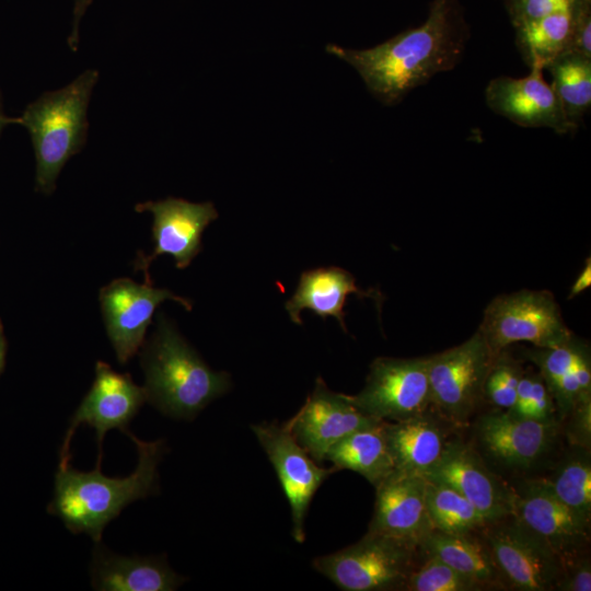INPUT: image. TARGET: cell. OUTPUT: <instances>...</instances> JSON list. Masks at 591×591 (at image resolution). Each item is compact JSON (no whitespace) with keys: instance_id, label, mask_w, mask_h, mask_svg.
Returning <instances> with one entry per match:
<instances>
[{"instance_id":"obj_34","label":"cell","mask_w":591,"mask_h":591,"mask_svg":"<svg viewBox=\"0 0 591 591\" xmlns=\"http://www.w3.org/2000/svg\"><path fill=\"white\" fill-rule=\"evenodd\" d=\"M567 438L573 447L590 449L591 442V398L580 401L566 417Z\"/></svg>"},{"instance_id":"obj_28","label":"cell","mask_w":591,"mask_h":591,"mask_svg":"<svg viewBox=\"0 0 591 591\" xmlns=\"http://www.w3.org/2000/svg\"><path fill=\"white\" fill-rule=\"evenodd\" d=\"M426 506L432 530L447 534H467L488 524L477 509L453 488L426 479Z\"/></svg>"},{"instance_id":"obj_31","label":"cell","mask_w":591,"mask_h":591,"mask_svg":"<svg viewBox=\"0 0 591 591\" xmlns=\"http://www.w3.org/2000/svg\"><path fill=\"white\" fill-rule=\"evenodd\" d=\"M521 363L507 349L495 355L484 382L483 397L499 410L510 409L524 373Z\"/></svg>"},{"instance_id":"obj_21","label":"cell","mask_w":591,"mask_h":591,"mask_svg":"<svg viewBox=\"0 0 591 591\" xmlns=\"http://www.w3.org/2000/svg\"><path fill=\"white\" fill-rule=\"evenodd\" d=\"M430 409L405 420L384 421L395 471L425 477L441 459L450 440L440 416Z\"/></svg>"},{"instance_id":"obj_20","label":"cell","mask_w":591,"mask_h":591,"mask_svg":"<svg viewBox=\"0 0 591 591\" xmlns=\"http://www.w3.org/2000/svg\"><path fill=\"white\" fill-rule=\"evenodd\" d=\"M91 584L99 591H173L186 579L174 572L162 557H126L95 543Z\"/></svg>"},{"instance_id":"obj_7","label":"cell","mask_w":591,"mask_h":591,"mask_svg":"<svg viewBox=\"0 0 591 591\" xmlns=\"http://www.w3.org/2000/svg\"><path fill=\"white\" fill-rule=\"evenodd\" d=\"M494 357L479 329L462 344L427 357L431 408L449 424L465 425L484 399Z\"/></svg>"},{"instance_id":"obj_22","label":"cell","mask_w":591,"mask_h":591,"mask_svg":"<svg viewBox=\"0 0 591 591\" xmlns=\"http://www.w3.org/2000/svg\"><path fill=\"white\" fill-rule=\"evenodd\" d=\"M373 297L356 285L355 277L339 267H321L303 271L297 290L286 302V310L296 324H302L300 314L309 309L322 318L334 316L346 332L344 306L349 294Z\"/></svg>"},{"instance_id":"obj_30","label":"cell","mask_w":591,"mask_h":591,"mask_svg":"<svg viewBox=\"0 0 591 591\" xmlns=\"http://www.w3.org/2000/svg\"><path fill=\"white\" fill-rule=\"evenodd\" d=\"M404 591H480L484 586L455 570L437 557L425 555L413 569L403 587Z\"/></svg>"},{"instance_id":"obj_26","label":"cell","mask_w":591,"mask_h":591,"mask_svg":"<svg viewBox=\"0 0 591 591\" xmlns=\"http://www.w3.org/2000/svg\"><path fill=\"white\" fill-rule=\"evenodd\" d=\"M579 339L572 337L567 344L553 348L534 347L528 351L544 379L556 405L559 420L568 416L582 399L591 398L583 394L573 373L572 364Z\"/></svg>"},{"instance_id":"obj_17","label":"cell","mask_w":591,"mask_h":591,"mask_svg":"<svg viewBox=\"0 0 591 591\" xmlns=\"http://www.w3.org/2000/svg\"><path fill=\"white\" fill-rule=\"evenodd\" d=\"M524 78L497 77L485 90L488 107L526 128H549L557 134L573 131L551 84L543 78L541 67H531Z\"/></svg>"},{"instance_id":"obj_1","label":"cell","mask_w":591,"mask_h":591,"mask_svg":"<svg viewBox=\"0 0 591 591\" xmlns=\"http://www.w3.org/2000/svg\"><path fill=\"white\" fill-rule=\"evenodd\" d=\"M467 38L457 0H433L418 27L372 48L329 44L326 50L352 66L375 99L395 105L434 74L452 70L464 55Z\"/></svg>"},{"instance_id":"obj_27","label":"cell","mask_w":591,"mask_h":591,"mask_svg":"<svg viewBox=\"0 0 591 591\" xmlns=\"http://www.w3.org/2000/svg\"><path fill=\"white\" fill-rule=\"evenodd\" d=\"M546 69L553 77L551 85L575 131L591 106V58L565 51Z\"/></svg>"},{"instance_id":"obj_35","label":"cell","mask_w":591,"mask_h":591,"mask_svg":"<svg viewBox=\"0 0 591 591\" xmlns=\"http://www.w3.org/2000/svg\"><path fill=\"white\" fill-rule=\"evenodd\" d=\"M556 590L590 591L591 561L587 555H580L563 565Z\"/></svg>"},{"instance_id":"obj_24","label":"cell","mask_w":591,"mask_h":591,"mask_svg":"<svg viewBox=\"0 0 591 591\" xmlns=\"http://www.w3.org/2000/svg\"><path fill=\"white\" fill-rule=\"evenodd\" d=\"M337 470H350L376 487L394 471L384 421L357 429L338 441L325 455Z\"/></svg>"},{"instance_id":"obj_4","label":"cell","mask_w":591,"mask_h":591,"mask_svg":"<svg viewBox=\"0 0 591 591\" xmlns=\"http://www.w3.org/2000/svg\"><path fill=\"white\" fill-rule=\"evenodd\" d=\"M99 78L96 69H86L61 89L43 93L13 118V124L22 125L32 140L37 192L50 195L65 164L83 149L88 107Z\"/></svg>"},{"instance_id":"obj_6","label":"cell","mask_w":591,"mask_h":591,"mask_svg":"<svg viewBox=\"0 0 591 591\" xmlns=\"http://www.w3.org/2000/svg\"><path fill=\"white\" fill-rule=\"evenodd\" d=\"M478 329L494 355L514 343L553 348L575 336L547 290L522 289L496 297L485 309Z\"/></svg>"},{"instance_id":"obj_10","label":"cell","mask_w":591,"mask_h":591,"mask_svg":"<svg viewBox=\"0 0 591 591\" xmlns=\"http://www.w3.org/2000/svg\"><path fill=\"white\" fill-rule=\"evenodd\" d=\"M252 430L273 464L289 501L292 536L298 543H303L310 503L324 480L338 470L320 466L297 442L286 424L262 422L253 425Z\"/></svg>"},{"instance_id":"obj_2","label":"cell","mask_w":591,"mask_h":591,"mask_svg":"<svg viewBox=\"0 0 591 591\" xmlns=\"http://www.w3.org/2000/svg\"><path fill=\"white\" fill-rule=\"evenodd\" d=\"M135 443L138 462L126 477H107L96 465L81 472L70 463L59 464L54 496L47 512L62 521L73 534L102 540L105 526L131 502L154 495L159 489L158 465L165 452L164 440L142 441L128 429L123 431Z\"/></svg>"},{"instance_id":"obj_38","label":"cell","mask_w":591,"mask_h":591,"mask_svg":"<svg viewBox=\"0 0 591 591\" xmlns=\"http://www.w3.org/2000/svg\"><path fill=\"white\" fill-rule=\"evenodd\" d=\"M591 285V262L590 258L587 259L584 267L582 268L581 273L577 277L576 281L573 282L571 287V291L569 293V298H572L587 288H589Z\"/></svg>"},{"instance_id":"obj_32","label":"cell","mask_w":591,"mask_h":591,"mask_svg":"<svg viewBox=\"0 0 591 591\" xmlns=\"http://www.w3.org/2000/svg\"><path fill=\"white\" fill-rule=\"evenodd\" d=\"M510 414L536 421H558L554 398L540 372L524 371Z\"/></svg>"},{"instance_id":"obj_25","label":"cell","mask_w":591,"mask_h":591,"mask_svg":"<svg viewBox=\"0 0 591 591\" xmlns=\"http://www.w3.org/2000/svg\"><path fill=\"white\" fill-rule=\"evenodd\" d=\"M575 9L556 11L515 28L517 45L530 68L545 69L569 49Z\"/></svg>"},{"instance_id":"obj_19","label":"cell","mask_w":591,"mask_h":591,"mask_svg":"<svg viewBox=\"0 0 591 591\" xmlns=\"http://www.w3.org/2000/svg\"><path fill=\"white\" fill-rule=\"evenodd\" d=\"M368 532L417 542L432 531L426 506V478L394 471L375 487Z\"/></svg>"},{"instance_id":"obj_14","label":"cell","mask_w":591,"mask_h":591,"mask_svg":"<svg viewBox=\"0 0 591 591\" xmlns=\"http://www.w3.org/2000/svg\"><path fill=\"white\" fill-rule=\"evenodd\" d=\"M426 479L444 484L464 496L487 524L511 517L514 490L490 472L471 445L450 440Z\"/></svg>"},{"instance_id":"obj_23","label":"cell","mask_w":591,"mask_h":591,"mask_svg":"<svg viewBox=\"0 0 591 591\" xmlns=\"http://www.w3.org/2000/svg\"><path fill=\"white\" fill-rule=\"evenodd\" d=\"M473 534H447L432 530L421 540L419 548L422 555L437 557L475 579L485 589L506 587L486 540Z\"/></svg>"},{"instance_id":"obj_36","label":"cell","mask_w":591,"mask_h":591,"mask_svg":"<svg viewBox=\"0 0 591 591\" xmlns=\"http://www.w3.org/2000/svg\"><path fill=\"white\" fill-rule=\"evenodd\" d=\"M567 51H573L591 58L590 0H579L576 5L572 35Z\"/></svg>"},{"instance_id":"obj_37","label":"cell","mask_w":591,"mask_h":591,"mask_svg":"<svg viewBox=\"0 0 591 591\" xmlns=\"http://www.w3.org/2000/svg\"><path fill=\"white\" fill-rule=\"evenodd\" d=\"M92 1L93 0H73L72 27H71V32H70V34L68 36V39H67L69 48L72 51L78 50V46H79V42H80V38H79L80 22H81L82 16L84 15L86 9L92 3Z\"/></svg>"},{"instance_id":"obj_5","label":"cell","mask_w":591,"mask_h":591,"mask_svg":"<svg viewBox=\"0 0 591 591\" xmlns=\"http://www.w3.org/2000/svg\"><path fill=\"white\" fill-rule=\"evenodd\" d=\"M419 553L417 542L367 532L357 543L314 558L312 566L345 591L403 590Z\"/></svg>"},{"instance_id":"obj_9","label":"cell","mask_w":591,"mask_h":591,"mask_svg":"<svg viewBox=\"0 0 591 591\" xmlns=\"http://www.w3.org/2000/svg\"><path fill=\"white\" fill-rule=\"evenodd\" d=\"M146 402L148 397L144 387L137 385L129 373H119L104 361H97L92 386L70 419L60 449L59 464L70 463L71 439L77 428L85 424L95 430L99 448L96 464L101 465L106 432L128 429V424Z\"/></svg>"},{"instance_id":"obj_41","label":"cell","mask_w":591,"mask_h":591,"mask_svg":"<svg viewBox=\"0 0 591 591\" xmlns=\"http://www.w3.org/2000/svg\"><path fill=\"white\" fill-rule=\"evenodd\" d=\"M591 1V0H590Z\"/></svg>"},{"instance_id":"obj_11","label":"cell","mask_w":591,"mask_h":591,"mask_svg":"<svg viewBox=\"0 0 591 591\" xmlns=\"http://www.w3.org/2000/svg\"><path fill=\"white\" fill-rule=\"evenodd\" d=\"M165 300L192 310L189 300L147 281L140 285L129 278H117L100 290L106 333L119 363H127L142 347L153 313Z\"/></svg>"},{"instance_id":"obj_29","label":"cell","mask_w":591,"mask_h":591,"mask_svg":"<svg viewBox=\"0 0 591 591\" xmlns=\"http://www.w3.org/2000/svg\"><path fill=\"white\" fill-rule=\"evenodd\" d=\"M575 448L549 476L538 482L566 506L591 520L590 449Z\"/></svg>"},{"instance_id":"obj_18","label":"cell","mask_w":591,"mask_h":591,"mask_svg":"<svg viewBox=\"0 0 591 591\" xmlns=\"http://www.w3.org/2000/svg\"><path fill=\"white\" fill-rule=\"evenodd\" d=\"M558 429V421H536L499 410L478 419L476 438L491 460L507 467L526 468L543 456Z\"/></svg>"},{"instance_id":"obj_8","label":"cell","mask_w":591,"mask_h":591,"mask_svg":"<svg viewBox=\"0 0 591 591\" xmlns=\"http://www.w3.org/2000/svg\"><path fill=\"white\" fill-rule=\"evenodd\" d=\"M368 416L381 421H401L431 408L428 358H375L363 389L350 395Z\"/></svg>"},{"instance_id":"obj_16","label":"cell","mask_w":591,"mask_h":591,"mask_svg":"<svg viewBox=\"0 0 591 591\" xmlns=\"http://www.w3.org/2000/svg\"><path fill=\"white\" fill-rule=\"evenodd\" d=\"M485 540L506 587L519 591L556 590L561 561L517 521L494 526Z\"/></svg>"},{"instance_id":"obj_15","label":"cell","mask_w":591,"mask_h":591,"mask_svg":"<svg viewBox=\"0 0 591 591\" xmlns=\"http://www.w3.org/2000/svg\"><path fill=\"white\" fill-rule=\"evenodd\" d=\"M378 421L381 420L366 415L350 395L331 391L317 378L303 406L285 424L297 442L320 463L343 438Z\"/></svg>"},{"instance_id":"obj_3","label":"cell","mask_w":591,"mask_h":591,"mask_svg":"<svg viewBox=\"0 0 591 591\" xmlns=\"http://www.w3.org/2000/svg\"><path fill=\"white\" fill-rule=\"evenodd\" d=\"M140 362L148 402L170 417L193 419L231 386L230 375L213 371L162 313Z\"/></svg>"},{"instance_id":"obj_40","label":"cell","mask_w":591,"mask_h":591,"mask_svg":"<svg viewBox=\"0 0 591 591\" xmlns=\"http://www.w3.org/2000/svg\"><path fill=\"white\" fill-rule=\"evenodd\" d=\"M9 124H13V118L11 117H8L5 114H4V111H3V103H2V97H1V93H0V136H1V132L2 130L4 129V127Z\"/></svg>"},{"instance_id":"obj_13","label":"cell","mask_w":591,"mask_h":591,"mask_svg":"<svg viewBox=\"0 0 591 591\" xmlns=\"http://www.w3.org/2000/svg\"><path fill=\"white\" fill-rule=\"evenodd\" d=\"M512 519L566 564L582 555L590 542V519L556 498L538 480L514 490Z\"/></svg>"},{"instance_id":"obj_33","label":"cell","mask_w":591,"mask_h":591,"mask_svg":"<svg viewBox=\"0 0 591 591\" xmlns=\"http://www.w3.org/2000/svg\"><path fill=\"white\" fill-rule=\"evenodd\" d=\"M579 0H508V9L514 28L553 12L576 7Z\"/></svg>"},{"instance_id":"obj_39","label":"cell","mask_w":591,"mask_h":591,"mask_svg":"<svg viewBox=\"0 0 591 591\" xmlns=\"http://www.w3.org/2000/svg\"><path fill=\"white\" fill-rule=\"evenodd\" d=\"M5 356H7V339L4 335L3 324L0 320V375L5 366Z\"/></svg>"},{"instance_id":"obj_12","label":"cell","mask_w":591,"mask_h":591,"mask_svg":"<svg viewBox=\"0 0 591 591\" xmlns=\"http://www.w3.org/2000/svg\"><path fill=\"white\" fill-rule=\"evenodd\" d=\"M135 210L148 211L153 218L154 248L150 255L139 253L135 260V270H142L147 282H151L150 264L160 255H171L177 268H186L201 251L204 230L218 218L210 201L197 204L173 197L137 204Z\"/></svg>"}]
</instances>
